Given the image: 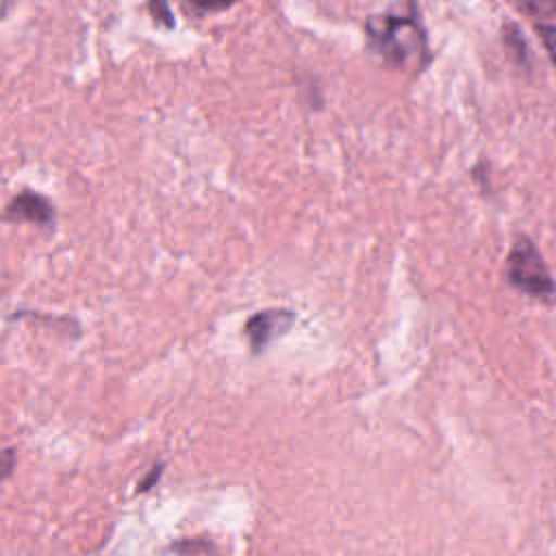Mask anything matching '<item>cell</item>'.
I'll return each instance as SVG.
<instances>
[{
  "label": "cell",
  "instance_id": "cell-1",
  "mask_svg": "<svg viewBox=\"0 0 556 556\" xmlns=\"http://www.w3.org/2000/svg\"><path fill=\"white\" fill-rule=\"evenodd\" d=\"M365 33L369 48L393 67L421 70L430 61L428 37L415 0L367 17Z\"/></svg>",
  "mask_w": 556,
  "mask_h": 556
},
{
  "label": "cell",
  "instance_id": "cell-2",
  "mask_svg": "<svg viewBox=\"0 0 556 556\" xmlns=\"http://www.w3.org/2000/svg\"><path fill=\"white\" fill-rule=\"evenodd\" d=\"M506 280L517 291L543 302L556 300V285L536 245L528 237H517L506 258Z\"/></svg>",
  "mask_w": 556,
  "mask_h": 556
},
{
  "label": "cell",
  "instance_id": "cell-3",
  "mask_svg": "<svg viewBox=\"0 0 556 556\" xmlns=\"http://www.w3.org/2000/svg\"><path fill=\"white\" fill-rule=\"evenodd\" d=\"M293 324V313L287 308H267L252 315L245 326L243 334L250 341V348L254 352L263 350L267 343H271L276 337L285 334Z\"/></svg>",
  "mask_w": 556,
  "mask_h": 556
},
{
  "label": "cell",
  "instance_id": "cell-4",
  "mask_svg": "<svg viewBox=\"0 0 556 556\" xmlns=\"http://www.w3.org/2000/svg\"><path fill=\"white\" fill-rule=\"evenodd\" d=\"M7 219L11 222H35L39 226L54 224V206L35 191H24L15 195L7 206Z\"/></svg>",
  "mask_w": 556,
  "mask_h": 556
},
{
  "label": "cell",
  "instance_id": "cell-5",
  "mask_svg": "<svg viewBox=\"0 0 556 556\" xmlns=\"http://www.w3.org/2000/svg\"><path fill=\"white\" fill-rule=\"evenodd\" d=\"M517 11L528 17H549L556 13V0H508Z\"/></svg>",
  "mask_w": 556,
  "mask_h": 556
},
{
  "label": "cell",
  "instance_id": "cell-6",
  "mask_svg": "<svg viewBox=\"0 0 556 556\" xmlns=\"http://www.w3.org/2000/svg\"><path fill=\"white\" fill-rule=\"evenodd\" d=\"M534 30H536V35H539L541 43L545 46V50H547V54H549V59H552L554 67H556V26L539 22V24L534 26Z\"/></svg>",
  "mask_w": 556,
  "mask_h": 556
},
{
  "label": "cell",
  "instance_id": "cell-7",
  "mask_svg": "<svg viewBox=\"0 0 556 556\" xmlns=\"http://www.w3.org/2000/svg\"><path fill=\"white\" fill-rule=\"evenodd\" d=\"M187 2L191 4V9H193L195 13L206 15V13H219V11H226L228 7L237 4L239 0H187Z\"/></svg>",
  "mask_w": 556,
  "mask_h": 556
},
{
  "label": "cell",
  "instance_id": "cell-8",
  "mask_svg": "<svg viewBox=\"0 0 556 556\" xmlns=\"http://www.w3.org/2000/svg\"><path fill=\"white\" fill-rule=\"evenodd\" d=\"M150 13H152V17H154L159 24H163L165 28H174L176 20H174V15H172V11H169V7H167L165 0H150Z\"/></svg>",
  "mask_w": 556,
  "mask_h": 556
},
{
  "label": "cell",
  "instance_id": "cell-9",
  "mask_svg": "<svg viewBox=\"0 0 556 556\" xmlns=\"http://www.w3.org/2000/svg\"><path fill=\"white\" fill-rule=\"evenodd\" d=\"M504 33H506V46L513 48V54L523 61V56H526V46H523V39H521V35H519V30L515 28V24H513V26L506 24Z\"/></svg>",
  "mask_w": 556,
  "mask_h": 556
},
{
  "label": "cell",
  "instance_id": "cell-10",
  "mask_svg": "<svg viewBox=\"0 0 556 556\" xmlns=\"http://www.w3.org/2000/svg\"><path fill=\"white\" fill-rule=\"evenodd\" d=\"M11 456H13V450H7L4 452V476H9V471H11Z\"/></svg>",
  "mask_w": 556,
  "mask_h": 556
}]
</instances>
